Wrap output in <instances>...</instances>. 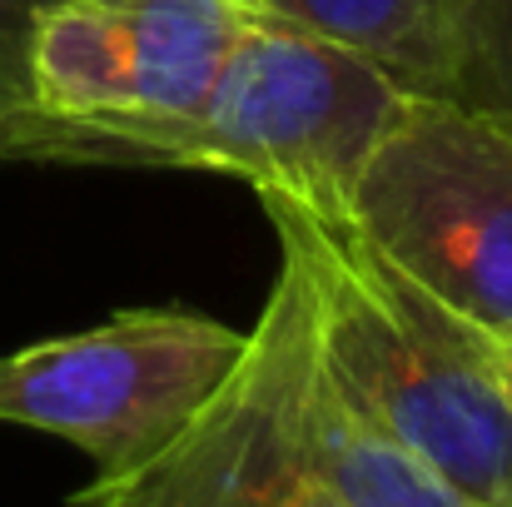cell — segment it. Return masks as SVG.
<instances>
[{
    "mask_svg": "<svg viewBox=\"0 0 512 507\" xmlns=\"http://www.w3.org/2000/svg\"><path fill=\"white\" fill-rule=\"evenodd\" d=\"M299 269L314 348L343 393L483 507H512V398L498 343L398 274L353 224L259 199Z\"/></svg>",
    "mask_w": 512,
    "mask_h": 507,
    "instance_id": "6da1fadb",
    "label": "cell"
},
{
    "mask_svg": "<svg viewBox=\"0 0 512 507\" xmlns=\"http://www.w3.org/2000/svg\"><path fill=\"white\" fill-rule=\"evenodd\" d=\"M403 105L408 90L383 65L254 5L170 145V169H219L259 199L343 219L358 169Z\"/></svg>",
    "mask_w": 512,
    "mask_h": 507,
    "instance_id": "7a4b0ae2",
    "label": "cell"
},
{
    "mask_svg": "<svg viewBox=\"0 0 512 507\" xmlns=\"http://www.w3.org/2000/svg\"><path fill=\"white\" fill-rule=\"evenodd\" d=\"M348 224L443 309L512 343V115L408 95L348 189Z\"/></svg>",
    "mask_w": 512,
    "mask_h": 507,
    "instance_id": "3957f363",
    "label": "cell"
},
{
    "mask_svg": "<svg viewBox=\"0 0 512 507\" xmlns=\"http://www.w3.org/2000/svg\"><path fill=\"white\" fill-rule=\"evenodd\" d=\"M254 0H50L30 35L45 160L170 165Z\"/></svg>",
    "mask_w": 512,
    "mask_h": 507,
    "instance_id": "277c9868",
    "label": "cell"
},
{
    "mask_svg": "<svg viewBox=\"0 0 512 507\" xmlns=\"http://www.w3.org/2000/svg\"><path fill=\"white\" fill-rule=\"evenodd\" d=\"M244 338L194 309H125L95 329L0 353V423L65 438L100 483L130 478L219 393Z\"/></svg>",
    "mask_w": 512,
    "mask_h": 507,
    "instance_id": "5b68a950",
    "label": "cell"
},
{
    "mask_svg": "<svg viewBox=\"0 0 512 507\" xmlns=\"http://www.w3.org/2000/svg\"><path fill=\"white\" fill-rule=\"evenodd\" d=\"M304 448L319 483L343 507H483L443 483L383 423H373L324 368L319 348L304 383Z\"/></svg>",
    "mask_w": 512,
    "mask_h": 507,
    "instance_id": "8992f818",
    "label": "cell"
},
{
    "mask_svg": "<svg viewBox=\"0 0 512 507\" xmlns=\"http://www.w3.org/2000/svg\"><path fill=\"white\" fill-rule=\"evenodd\" d=\"M383 65L408 95H448L463 0H254Z\"/></svg>",
    "mask_w": 512,
    "mask_h": 507,
    "instance_id": "52a82bcc",
    "label": "cell"
},
{
    "mask_svg": "<svg viewBox=\"0 0 512 507\" xmlns=\"http://www.w3.org/2000/svg\"><path fill=\"white\" fill-rule=\"evenodd\" d=\"M448 100L512 115V0H463Z\"/></svg>",
    "mask_w": 512,
    "mask_h": 507,
    "instance_id": "ba28073f",
    "label": "cell"
},
{
    "mask_svg": "<svg viewBox=\"0 0 512 507\" xmlns=\"http://www.w3.org/2000/svg\"><path fill=\"white\" fill-rule=\"evenodd\" d=\"M50 0H0V160H45V115L30 90V35Z\"/></svg>",
    "mask_w": 512,
    "mask_h": 507,
    "instance_id": "9c48e42d",
    "label": "cell"
},
{
    "mask_svg": "<svg viewBox=\"0 0 512 507\" xmlns=\"http://www.w3.org/2000/svg\"><path fill=\"white\" fill-rule=\"evenodd\" d=\"M498 358H503V378H508V398H512V343L498 348Z\"/></svg>",
    "mask_w": 512,
    "mask_h": 507,
    "instance_id": "30bf717a",
    "label": "cell"
}]
</instances>
